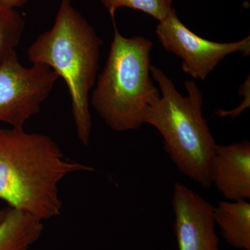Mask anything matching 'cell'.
I'll return each instance as SVG.
<instances>
[{
    "instance_id": "obj_14",
    "label": "cell",
    "mask_w": 250,
    "mask_h": 250,
    "mask_svg": "<svg viewBox=\"0 0 250 250\" xmlns=\"http://www.w3.org/2000/svg\"><path fill=\"white\" fill-rule=\"evenodd\" d=\"M27 0H0V4L4 5L6 7L15 9L21 7L25 4Z\"/></svg>"
},
{
    "instance_id": "obj_4",
    "label": "cell",
    "mask_w": 250,
    "mask_h": 250,
    "mask_svg": "<svg viewBox=\"0 0 250 250\" xmlns=\"http://www.w3.org/2000/svg\"><path fill=\"white\" fill-rule=\"evenodd\" d=\"M113 22V39L106 65L90 97L92 105L108 127L118 132L136 130L146 110L160 97L151 78L152 41L126 38Z\"/></svg>"
},
{
    "instance_id": "obj_5",
    "label": "cell",
    "mask_w": 250,
    "mask_h": 250,
    "mask_svg": "<svg viewBox=\"0 0 250 250\" xmlns=\"http://www.w3.org/2000/svg\"><path fill=\"white\" fill-rule=\"evenodd\" d=\"M59 78L46 65L24 67L16 51L0 65V122L24 129L41 111Z\"/></svg>"
},
{
    "instance_id": "obj_6",
    "label": "cell",
    "mask_w": 250,
    "mask_h": 250,
    "mask_svg": "<svg viewBox=\"0 0 250 250\" xmlns=\"http://www.w3.org/2000/svg\"><path fill=\"white\" fill-rule=\"evenodd\" d=\"M156 34L167 52L182 60L184 73L204 81L227 56L240 52L250 55V37L233 42H217L196 35L184 25L175 9L171 10L164 21L159 22Z\"/></svg>"
},
{
    "instance_id": "obj_1",
    "label": "cell",
    "mask_w": 250,
    "mask_h": 250,
    "mask_svg": "<svg viewBox=\"0 0 250 250\" xmlns=\"http://www.w3.org/2000/svg\"><path fill=\"white\" fill-rule=\"evenodd\" d=\"M94 169L67 159L45 134L0 128V199L41 220L58 216L59 184L69 174Z\"/></svg>"
},
{
    "instance_id": "obj_12",
    "label": "cell",
    "mask_w": 250,
    "mask_h": 250,
    "mask_svg": "<svg viewBox=\"0 0 250 250\" xmlns=\"http://www.w3.org/2000/svg\"><path fill=\"white\" fill-rule=\"evenodd\" d=\"M113 21L117 9L121 7L143 11L159 22L164 21L173 9L172 0H100Z\"/></svg>"
},
{
    "instance_id": "obj_8",
    "label": "cell",
    "mask_w": 250,
    "mask_h": 250,
    "mask_svg": "<svg viewBox=\"0 0 250 250\" xmlns=\"http://www.w3.org/2000/svg\"><path fill=\"white\" fill-rule=\"evenodd\" d=\"M210 182L229 201L250 198V143L217 146Z\"/></svg>"
},
{
    "instance_id": "obj_11",
    "label": "cell",
    "mask_w": 250,
    "mask_h": 250,
    "mask_svg": "<svg viewBox=\"0 0 250 250\" xmlns=\"http://www.w3.org/2000/svg\"><path fill=\"white\" fill-rule=\"evenodd\" d=\"M25 21L15 9L0 4V65L16 51L22 39Z\"/></svg>"
},
{
    "instance_id": "obj_9",
    "label": "cell",
    "mask_w": 250,
    "mask_h": 250,
    "mask_svg": "<svg viewBox=\"0 0 250 250\" xmlns=\"http://www.w3.org/2000/svg\"><path fill=\"white\" fill-rule=\"evenodd\" d=\"M214 218L222 236L229 246L250 250V203L248 200L219 202Z\"/></svg>"
},
{
    "instance_id": "obj_7",
    "label": "cell",
    "mask_w": 250,
    "mask_h": 250,
    "mask_svg": "<svg viewBox=\"0 0 250 250\" xmlns=\"http://www.w3.org/2000/svg\"><path fill=\"white\" fill-rule=\"evenodd\" d=\"M172 208L179 250H220L214 206L184 184L175 183Z\"/></svg>"
},
{
    "instance_id": "obj_13",
    "label": "cell",
    "mask_w": 250,
    "mask_h": 250,
    "mask_svg": "<svg viewBox=\"0 0 250 250\" xmlns=\"http://www.w3.org/2000/svg\"><path fill=\"white\" fill-rule=\"evenodd\" d=\"M250 76L247 78L246 82L241 85L240 88L239 95H243L244 100L242 102L241 104L238 107L233 108L229 111L218 109L215 112V115L220 117L230 116L232 119H235L236 117L241 115L246 108H249L250 106Z\"/></svg>"
},
{
    "instance_id": "obj_3",
    "label": "cell",
    "mask_w": 250,
    "mask_h": 250,
    "mask_svg": "<svg viewBox=\"0 0 250 250\" xmlns=\"http://www.w3.org/2000/svg\"><path fill=\"white\" fill-rule=\"evenodd\" d=\"M150 73L161 90L160 97L145 113V124L159 131L164 150L184 175L209 188L210 168L217 144L202 114L203 96L195 82H184L187 96L179 93L165 72L151 65Z\"/></svg>"
},
{
    "instance_id": "obj_2",
    "label": "cell",
    "mask_w": 250,
    "mask_h": 250,
    "mask_svg": "<svg viewBox=\"0 0 250 250\" xmlns=\"http://www.w3.org/2000/svg\"><path fill=\"white\" fill-rule=\"evenodd\" d=\"M103 44L71 0H61L53 26L38 36L27 50L31 63L49 67L65 82L77 136L84 146L91 135L90 93L98 78Z\"/></svg>"
},
{
    "instance_id": "obj_10",
    "label": "cell",
    "mask_w": 250,
    "mask_h": 250,
    "mask_svg": "<svg viewBox=\"0 0 250 250\" xmlns=\"http://www.w3.org/2000/svg\"><path fill=\"white\" fill-rule=\"evenodd\" d=\"M43 231L42 220L15 208H8L0 224V250H29Z\"/></svg>"
},
{
    "instance_id": "obj_15",
    "label": "cell",
    "mask_w": 250,
    "mask_h": 250,
    "mask_svg": "<svg viewBox=\"0 0 250 250\" xmlns=\"http://www.w3.org/2000/svg\"><path fill=\"white\" fill-rule=\"evenodd\" d=\"M7 210H0V224L2 223L3 220L6 216Z\"/></svg>"
}]
</instances>
